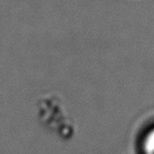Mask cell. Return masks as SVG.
<instances>
[{
  "instance_id": "6da1fadb",
  "label": "cell",
  "mask_w": 154,
  "mask_h": 154,
  "mask_svg": "<svg viewBox=\"0 0 154 154\" xmlns=\"http://www.w3.org/2000/svg\"><path fill=\"white\" fill-rule=\"evenodd\" d=\"M140 153L154 154V124L149 126L140 136Z\"/></svg>"
}]
</instances>
